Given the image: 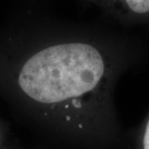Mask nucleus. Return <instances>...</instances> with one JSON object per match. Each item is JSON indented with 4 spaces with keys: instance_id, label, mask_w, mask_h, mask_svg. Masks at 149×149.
Listing matches in <instances>:
<instances>
[{
    "instance_id": "f257e3e1",
    "label": "nucleus",
    "mask_w": 149,
    "mask_h": 149,
    "mask_svg": "<svg viewBox=\"0 0 149 149\" xmlns=\"http://www.w3.org/2000/svg\"><path fill=\"white\" fill-rule=\"evenodd\" d=\"M104 29L36 20L15 72V87L37 127L75 136L115 133L114 91L143 57Z\"/></svg>"
},
{
    "instance_id": "f03ea898",
    "label": "nucleus",
    "mask_w": 149,
    "mask_h": 149,
    "mask_svg": "<svg viewBox=\"0 0 149 149\" xmlns=\"http://www.w3.org/2000/svg\"><path fill=\"white\" fill-rule=\"evenodd\" d=\"M104 10L127 16L149 15V0H90Z\"/></svg>"
},
{
    "instance_id": "7ed1b4c3",
    "label": "nucleus",
    "mask_w": 149,
    "mask_h": 149,
    "mask_svg": "<svg viewBox=\"0 0 149 149\" xmlns=\"http://www.w3.org/2000/svg\"><path fill=\"white\" fill-rule=\"evenodd\" d=\"M140 149H149V112L139 129Z\"/></svg>"
}]
</instances>
